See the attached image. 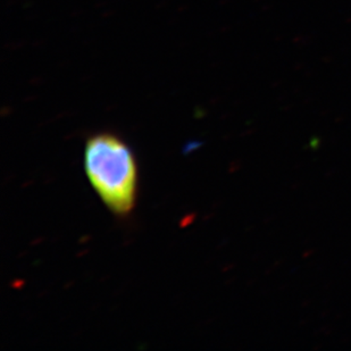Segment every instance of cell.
Masks as SVG:
<instances>
[{
	"label": "cell",
	"instance_id": "obj_1",
	"mask_svg": "<svg viewBox=\"0 0 351 351\" xmlns=\"http://www.w3.org/2000/svg\"><path fill=\"white\" fill-rule=\"evenodd\" d=\"M84 169L114 215L131 214L138 195V167L132 150L119 136L100 132L90 136L84 147Z\"/></svg>",
	"mask_w": 351,
	"mask_h": 351
}]
</instances>
